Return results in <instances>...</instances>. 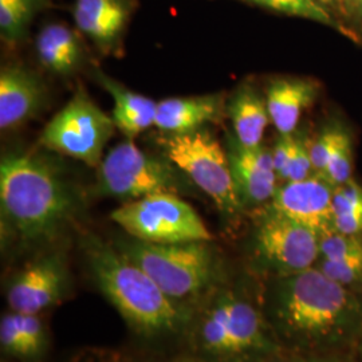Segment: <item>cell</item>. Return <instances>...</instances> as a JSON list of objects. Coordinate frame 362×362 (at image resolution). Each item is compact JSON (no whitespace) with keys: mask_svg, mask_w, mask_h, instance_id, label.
Returning a JSON list of instances; mask_svg holds the SVG:
<instances>
[{"mask_svg":"<svg viewBox=\"0 0 362 362\" xmlns=\"http://www.w3.org/2000/svg\"><path fill=\"white\" fill-rule=\"evenodd\" d=\"M272 314L284 336L311 349L341 346L362 327L358 298L318 267L284 275L274 291Z\"/></svg>","mask_w":362,"mask_h":362,"instance_id":"6da1fadb","label":"cell"},{"mask_svg":"<svg viewBox=\"0 0 362 362\" xmlns=\"http://www.w3.org/2000/svg\"><path fill=\"white\" fill-rule=\"evenodd\" d=\"M83 247L100 290L134 330L161 336L177 332L187 321L180 305L119 248L93 235Z\"/></svg>","mask_w":362,"mask_h":362,"instance_id":"7a4b0ae2","label":"cell"},{"mask_svg":"<svg viewBox=\"0 0 362 362\" xmlns=\"http://www.w3.org/2000/svg\"><path fill=\"white\" fill-rule=\"evenodd\" d=\"M1 209L25 242L58 233L74 211V196L52 165L31 155H8L0 164Z\"/></svg>","mask_w":362,"mask_h":362,"instance_id":"3957f363","label":"cell"},{"mask_svg":"<svg viewBox=\"0 0 362 362\" xmlns=\"http://www.w3.org/2000/svg\"><path fill=\"white\" fill-rule=\"evenodd\" d=\"M118 248L175 302L200 294L216 275V257L208 242L157 245L133 239Z\"/></svg>","mask_w":362,"mask_h":362,"instance_id":"277c9868","label":"cell"},{"mask_svg":"<svg viewBox=\"0 0 362 362\" xmlns=\"http://www.w3.org/2000/svg\"><path fill=\"white\" fill-rule=\"evenodd\" d=\"M161 144L169 161L209 196L223 214L233 216L240 211L243 202L230 157L208 130L170 134Z\"/></svg>","mask_w":362,"mask_h":362,"instance_id":"5b68a950","label":"cell"},{"mask_svg":"<svg viewBox=\"0 0 362 362\" xmlns=\"http://www.w3.org/2000/svg\"><path fill=\"white\" fill-rule=\"evenodd\" d=\"M112 220L133 239L148 243L175 245L212 239L199 214L172 192L125 203L113 211Z\"/></svg>","mask_w":362,"mask_h":362,"instance_id":"8992f818","label":"cell"},{"mask_svg":"<svg viewBox=\"0 0 362 362\" xmlns=\"http://www.w3.org/2000/svg\"><path fill=\"white\" fill-rule=\"evenodd\" d=\"M116 128L113 117L101 110L79 85L71 100L42 132L40 144L95 168L100 167L105 146Z\"/></svg>","mask_w":362,"mask_h":362,"instance_id":"52a82bcc","label":"cell"},{"mask_svg":"<svg viewBox=\"0 0 362 362\" xmlns=\"http://www.w3.org/2000/svg\"><path fill=\"white\" fill-rule=\"evenodd\" d=\"M196 336L199 346L216 357L264 353L272 348L257 308L233 293L220 296L204 311Z\"/></svg>","mask_w":362,"mask_h":362,"instance_id":"ba28073f","label":"cell"},{"mask_svg":"<svg viewBox=\"0 0 362 362\" xmlns=\"http://www.w3.org/2000/svg\"><path fill=\"white\" fill-rule=\"evenodd\" d=\"M177 176L172 167L144 153L127 140L105 156L98 167V189L122 199H141L149 194L175 192Z\"/></svg>","mask_w":362,"mask_h":362,"instance_id":"9c48e42d","label":"cell"},{"mask_svg":"<svg viewBox=\"0 0 362 362\" xmlns=\"http://www.w3.org/2000/svg\"><path fill=\"white\" fill-rule=\"evenodd\" d=\"M255 239L262 258L284 275L314 267L320 259L321 236L274 211L259 224Z\"/></svg>","mask_w":362,"mask_h":362,"instance_id":"30bf717a","label":"cell"},{"mask_svg":"<svg viewBox=\"0 0 362 362\" xmlns=\"http://www.w3.org/2000/svg\"><path fill=\"white\" fill-rule=\"evenodd\" d=\"M334 187L320 175L305 180L287 181L276 189L272 209L314 230L320 236L333 233Z\"/></svg>","mask_w":362,"mask_h":362,"instance_id":"8fae6325","label":"cell"},{"mask_svg":"<svg viewBox=\"0 0 362 362\" xmlns=\"http://www.w3.org/2000/svg\"><path fill=\"white\" fill-rule=\"evenodd\" d=\"M65 287L64 264L57 257L39 259L13 278L7 291L13 311L39 314L59 300Z\"/></svg>","mask_w":362,"mask_h":362,"instance_id":"7c38bea8","label":"cell"},{"mask_svg":"<svg viewBox=\"0 0 362 362\" xmlns=\"http://www.w3.org/2000/svg\"><path fill=\"white\" fill-rule=\"evenodd\" d=\"M230 163L243 203L262 204L274 197L279 177L272 151L262 145L248 148L236 141L230 152Z\"/></svg>","mask_w":362,"mask_h":362,"instance_id":"4fadbf2b","label":"cell"},{"mask_svg":"<svg viewBox=\"0 0 362 362\" xmlns=\"http://www.w3.org/2000/svg\"><path fill=\"white\" fill-rule=\"evenodd\" d=\"M45 88L34 73L7 66L0 73V128L8 130L34 116L43 103Z\"/></svg>","mask_w":362,"mask_h":362,"instance_id":"5bb4252c","label":"cell"},{"mask_svg":"<svg viewBox=\"0 0 362 362\" xmlns=\"http://www.w3.org/2000/svg\"><path fill=\"white\" fill-rule=\"evenodd\" d=\"M224 113L220 94L168 98L157 103L155 125L170 134L199 130L208 122H219Z\"/></svg>","mask_w":362,"mask_h":362,"instance_id":"9a60e30c","label":"cell"},{"mask_svg":"<svg viewBox=\"0 0 362 362\" xmlns=\"http://www.w3.org/2000/svg\"><path fill=\"white\" fill-rule=\"evenodd\" d=\"M318 88L314 82L299 78L274 81L267 90V110L281 134H291L302 113L310 106Z\"/></svg>","mask_w":362,"mask_h":362,"instance_id":"2e32d148","label":"cell"},{"mask_svg":"<svg viewBox=\"0 0 362 362\" xmlns=\"http://www.w3.org/2000/svg\"><path fill=\"white\" fill-rule=\"evenodd\" d=\"M318 269L339 285L354 286L362 281V236L326 233L320 240Z\"/></svg>","mask_w":362,"mask_h":362,"instance_id":"e0dca14e","label":"cell"},{"mask_svg":"<svg viewBox=\"0 0 362 362\" xmlns=\"http://www.w3.org/2000/svg\"><path fill=\"white\" fill-rule=\"evenodd\" d=\"M129 15L127 0H77L74 6L78 28L101 47L113 45Z\"/></svg>","mask_w":362,"mask_h":362,"instance_id":"ac0fdd59","label":"cell"},{"mask_svg":"<svg viewBox=\"0 0 362 362\" xmlns=\"http://www.w3.org/2000/svg\"><path fill=\"white\" fill-rule=\"evenodd\" d=\"M97 79L113 97L115 107L112 117L117 128L129 140L155 125L157 104L153 100L127 89L101 71L97 74Z\"/></svg>","mask_w":362,"mask_h":362,"instance_id":"d6986e66","label":"cell"},{"mask_svg":"<svg viewBox=\"0 0 362 362\" xmlns=\"http://www.w3.org/2000/svg\"><path fill=\"white\" fill-rule=\"evenodd\" d=\"M236 141L243 146L254 148L262 143L270 115L267 104L252 88L243 86L235 94L230 106Z\"/></svg>","mask_w":362,"mask_h":362,"instance_id":"ffe728a7","label":"cell"},{"mask_svg":"<svg viewBox=\"0 0 362 362\" xmlns=\"http://www.w3.org/2000/svg\"><path fill=\"white\" fill-rule=\"evenodd\" d=\"M39 61L57 74L74 70L81 59V46L74 33L64 25H49L37 38Z\"/></svg>","mask_w":362,"mask_h":362,"instance_id":"44dd1931","label":"cell"},{"mask_svg":"<svg viewBox=\"0 0 362 362\" xmlns=\"http://www.w3.org/2000/svg\"><path fill=\"white\" fill-rule=\"evenodd\" d=\"M333 228L336 233L362 235V187L350 179L333 192Z\"/></svg>","mask_w":362,"mask_h":362,"instance_id":"7402d4cb","label":"cell"},{"mask_svg":"<svg viewBox=\"0 0 362 362\" xmlns=\"http://www.w3.org/2000/svg\"><path fill=\"white\" fill-rule=\"evenodd\" d=\"M40 0H0V30L7 42H16L38 8Z\"/></svg>","mask_w":362,"mask_h":362,"instance_id":"603a6c76","label":"cell"},{"mask_svg":"<svg viewBox=\"0 0 362 362\" xmlns=\"http://www.w3.org/2000/svg\"><path fill=\"white\" fill-rule=\"evenodd\" d=\"M320 176L334 188L351 179V141L348 133L341 132L329 163Z\"/></svg>","mask_w":362,"mask_h":362,"instance_id":"cb8c5ba5","label":"cell"},{"mask_svg":"<svg viewBox=\"0 0 362 362\" xmlns=\"http://www.w3.org/2000/svg\"><path fill=\"white\" fill-rule=\"evenodd\" d=\"M251 3L267 7L279 13L302 16L325 25H333L330 15L314 0H248Z\"/></svg>","mask_w":362,"mask_h":362,"instance_id":"d4e9b609","label":"cell"},{"mask_svg":"<svg viewBox=\"0 0 362 362\" xmlns=\"http://www.w3.org/2000/svg\"><path fill=\"white\" fill-rule=\"evenodd\" d=\"M0 342H1V348L6 353L15 356V357L30 358L25 338L21 334V330L16 324L15 313L13 310L1 317Z\"/></svg>","mask_w":362,"mask_h":362,"instance_id":"484cf974","label":"cell"},{"mask_svg":"<svg viewBox=\"0 0 362 362\" xmlns=\"http://www.w3.org/2000/svg\"><path fill=\"white\" fill-rule=\"evenodd\" d=\"M341 129H327L325 130L324 133L311 144L310 148V157L311 164H313V169L317 172V175H321L324 172L329 158L334 151L337 141L339 139L341 134Z\"/></svg>","mask_w":362,"mask_h":362,"instance_id":"4316f807","label":"cell"},{"mask_svg":"<svg viewBox=\"0 0 362 362\" xmlns=\"http://www.w3.org/2000/svg\"><path fill=\"white\" fill-rule=\"evenodd\" d=\"M296 144H297L296 137H293L291 134H282L272 151L274 167H275L278 177L282 180L287 179V173H288L290 163H291L293 153L296 149Z\"/></svg>","mask_w":362,"mask_h":362,"instance_id":"83f0119b","label":"cell"},{"mask_svg":"<svg viewBox=\"0 0 362 362\" xmlns=\"http://www.w3.org/2000/svg\"><path fill=\"white\" fill-rule=\"evenodd\" d=\"M311 169H313V164H311L310 149L308 148V145L297 140L286 181L305 180L310 177Z\"/></svg>","mask_w":362,"mask_h":362,"instance_id":"f1b7e54d","label":"cell"},{"mask_svg":"<svg viewBox=\"0 0 362 362\" xmlns=\"http://www.w3.org/2000/svg\"><path fill=\"white\" fill-rule=\"evenodd\" d=\"M184 362H208V361H184Z\"/></svg>","mask_w":362,"mask_h":362,"instance_id":"f546056e","label":"cell"},{"mask_svg":"<svg viewBox=\"0 0 362 362\" xmlns=\"http://www.w3.org/2000/svg\"><path fill=\"white\" fill-rule=\"evenodd\" d=\"M314 1H317V0H314ZM321 1H327V0H321Z\"/></svg>","mask_w":362,"mask_h":362,"instance_id":"4dcf8cb0","label":"cell"},{"mask_svg":"<svg viewBox=\"0 0 362 362\" xmlns=\"http://www.w3.org/2000/svg\"><path fill=\"white\" fill-rule=\"evenodd\" d=\"M291 362H309V361H291Z\"/></svg>","mask_w":362,"mask_h":362,"instance_id":"1f68e13d","label":"cell"},{"mask_svg":"<svg viewBox=\"0 0 362 362\" xmlns=\"http://www.w3.org/2000/svg\"><path fill=\"white\" fill-rule=\"evenodd\" d=\"M360 3H361V4H362V0H360Z\"/></svg>","mask_w":362,"mask_h":362,"instance_id":"d6a6232c","label":"cell"}]
</instances>
